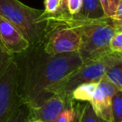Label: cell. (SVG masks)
<instances>
[{"mask_svg":"<svg viewBox=\"0 0 122 122\" xmlns=\"http://www.w3.org/2000/svg\"><path fill=\"white\" fill-rule=\"evenodd\" d=\"M59 9V0H44V12L49 15L56 14Z\"/></svg>","mask_w":122,"mask_h":122,"instance_id":"20","label":"cell"},{"mask_svg":"<svg viewBox=\"0 0 122 122\" xmlns=\"http://www.w3.org/2000/svg\"><path fill=\"white\" fill-rule=\"evenodd\" d=\"M98 82L84 83L79 85L71 93V99L76 101L90 102L96 90Z\"/></svg>","mask_w":122,"mask_h":122,"instance_id":"11","label":"cell"},{"mask_svg":"<svg viewBox=\"0 0 122 122\" xmlns=\"http://www.w3.org/2000/svg\"><path fill=\"white\" fill-rule=\"evenodd\" d=\"M14 60V54H10L0 43V75Z\"/></svg>","mask_w":122,"mask_h":122,"instance_id":"18","label":"cell"},{"mask_svg":"<svg viewBox=\"0 0 122 122\" xmlns=\"http://www.w3.org/2000/svg\"><path fill=\"white\" fill-rule=\"evenodd\" d=\"M67 15L48 14V21L41 45L47 54L55 55L78 51L80 37Z\"/></svg>","mask_w":122,"mask_h":122,"instance_id":"5","label":"cell"},{"mask_svg":"<svg viewBox=\"0 0 122 122\" xmlns=\"http://www.w3.org/2000/svg\"><path fill=\"white\" fill-rule=\"evenodd\" d=\"M77 122H103L98 118L92 108L90 102L81 103L79 105V114Z\"/></svg>","mask_w":122,"mask_h":122,"instance_id":"14","label":"cell"},{"mask_svg":"<svg viewBox=\"0 0 122 122\" xmlns=\"http://www.w3.org/2000/svg\"><path fill=\"white\" fill-rule=\"evenodd\" d=\"M18 68V93L30 108L41 105L53 95L51 85L75 71L82 65L78 51L55 55L47 54L41 44L29 45L25 51L14 55Z\"/></svg>","mask_w":122,"mask_h":122,"instance_id":"1","label":"cell"},{"mask_svg":"<svg viewBox=\"0 0 122 122\" xmlns=\"http://www.w3.org/2000/svg\"><path fill=\"white\" fill-rule=\"evenodd\" d=\"M74 100H69L59 95H53L44 103L34 108L29 107V118L44 122H53Z\"/></svg>","mask_w":122,"mask_h":122,"instance_id":"9","label":"cell"},{"mask_svg":"<svg viewBox=\"0 0 122 122\" xmlns=\"http://www.w3.org/2000/svg\"><path fill=\"white\" fill-rule=\"evenodd\" d=\"M122 62V54L109 53L96 60L83 62L79 68L67 75L59 82L51 85L49 92L51 95L60 96L71 100V93L76 87L84 83L98 82L105 75L110 66Z\"/></svg>","mask_w":122,"mask_h":122,"instance_id":"4","label":"cell"},{"mask_svg":"<svg viewBox=\"0 0 122 122\" xmlns=\"http://www.w3.org/2000/svg\"><path fill=\"white\" fill-rule=\"evenodd\" d=\"M80 101L72 100L53 122H77Z\"/></svg>","mask_w":122,"mask_h":122,"instance_id":"12","label":"cell"},{"mask_svg":"<svg viewBox=\"0 0 122 122\" xmlns=\"http://www.w3.org/2000/svg\"><path fill=\"white\" fill-rule=\"evenodd\" d=\"M68 19L80 34L78 52L82 62L96 60L110 53L109 44L112 36L122 30V22L109 17L82 19L69 15Z\"/></svg>","mask_w":122,"mask_h":122,"instance_id":"2","label":"cell"},{"mask_svg":"<svg viewBox=\"0 0 122 122\" xmlns=\"http://www.w3.org/2000/svg\"><path fill=\"white\" fill-rule=\"evenodd\" d=\"M104 77L117 90L122 91V62L110 66L105 71Z\"/></svg>","mask_w":122,"mask_h":122,"instance_id":"13","label":"cell"},{"mask_svg":"<svg viewBox=\"0 0 122 122\" xmlns=\"http://www.w3.org/2000/svg\"><path fill=\"white\" fill-rule=\"evenodd\" d=\"M27 122H44L41 120H38V119H30L29 118V120H27Z\"/></svg>","mask_w":122,"mask_h":122,"instance_id":"23","label":"cell"},{"mask_svg":"<svg viewBox=\"0 0 122 122\" xmlns=\"http://www.w3.org/2000/svg\"><path fill=\"white\" fill-rule=\"evenodd\" d=\"M73 17L82 19H99L106 17L100 0H83L80 11Z\"/></svg>","mask_w":122,"mask_h":122,"instance_id":"10","label":"cell"},{"mask_svg":"<svg viewBox=\"0 0 122 122\" xmlns=\"http://www.w3.org/2000/svg\"><path fill=\"white\" fill-rule=\"evenodd\" d=\"M0 43L14 55L29 47V42L20 31L2 16H0Z\"/></svg>","mask_w":122,"mask_h":122,"instance_id":"8","label":"cell"},{"mask_svg":"<svg viewBox=\"0 0 122 122\" xmlns=\"http://www.w3.org/2000/svg\"><path fill=\"white\" fill-rule=\"evenodd\" d=\"M110 52L122 54V30H118L114 34L109 44Z\"/></svg>","mask_w":122,"mask_h":122,"instance_id":"19","label":"cell"},{"mask_svg":"<svg viewBox=\"0 0 122 122\" xmlns=\"http://www.w3.org/2000/svg\"><path fill=\"white\" fill-rule=\"evenodd\" d=\"M67 1L68 0H59V9L56 14H59V15L69 14L68 11H67Z\"/></svg>","mask_w":122,"mask_h":122,"instance_id":"22","label":"cell"},{"mask_svg":"<svg viewBox=\"0 0 122 122\" xmlns=\"http://www.w3.org/2000/svg\"><path fill=\"white\" fill-rule=\"evenodd\" d=\"M83 0H68L67 1V11L71 16L76 15L80 11Z\"/></svg>","mask_w":122,"mask_h":122,"instance_id":"21","label":"cell"},{"mask_svg":"<svg viewBox=\"0 0 122 122\" xmlns=\"http://www.w3.org/2000/svg\"><path fill=\"white\" fill-rule=\"evenodd\" d=\"M100 3L105 15L112 18L115 15L118 6L122 3V0H100Z\"/></svg>","mask_w":122,"mask_h":122,"instance_id":"17","label":"cell"},{"mask_svg":"<svg viewBox=\"0 0 122 122\" xmlns=\"http://www.w3.org/2000/svg\"><path fill=\"white\" fill-rule=\"evenodd\" d=\"M21 102L18 93V68L13 60L0 75V122H8Z\"/></svg>","mask_w":122,"mask_h":122,"instance_id":"6","label":"cell"},{"mask_svg":"<svg viewBox=\"0 0 122 122\" xmlns=\"http://www.w3.org/2000/svg\"><path fill=\"white\" fill-rule=\"evenodd\" d=\"M0 16L15 26L29 45L41 44L48 21L44 10L29 7L19 0H0Z\"/></svg>","mask_w":122,"mask_h":122,"instance_id":"3","label":"cell"},{"mask_svg":"<svg viewBox=\"0 0 122 122\" xmlns=\"http://www.w3.org/2000/svg\"><path fill=\"white\" fill-rule=\"evenodd\" d=\"M29 118V107L22 101L14 110L8 122H27Z\"/></svg>","mask_w":122,"mask_h":122,"instance_id":"16","label":"cell"},{"mask_svg":"<svg viewBox=\"0 0 122 122\" xmlns=\"http://www.w3.org/2000/svg\"><path fill=\"white\" fill-rule=\"evenodd\" d=\"M117 90L116 87L105 77L98 81L96 90L90 103L95 115L103 122H113L111 101L114 94Z\"/></svg>","mask_w":122,"mask_h":122,"instance_id":"7","label":"cell"},{"mask_svg":"<svg viewBox=\"0 0 122 122\" xmlns=\"http://www.w3.org/2000/svg\"><path fill=\"white\" fill-rule=\"evenodd\" d=\"M120 122H122V121H120Z\"/></svg>","mask_w":122,"mask_h":122,"instance_id":"24","label":"cell"},{"mask_svg":"<svg viewBox=\"0 0 122 122\" xmlns=\"http://www.w3.org/2000/svg\"><path fill=\"white\" fill-rule=\"evenodd\" d=\"M113 122L122 121V91L117 90L114 94L111 101Z\"/></svg>","mask_w":122,"mask_h":122,"instance_id":"15","label":"cell"}]
</instances>
